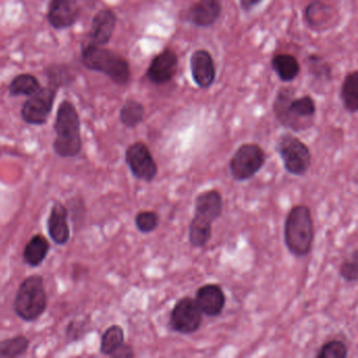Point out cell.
Instances as JSON below:
<instances>
[{"label":"cell","instance_id":"cell-29","mask_svg":"<svg viewBox=\"0 0 358 358\" xmlns=\"http://www.w3.org/2000/svg\"><path fill=\"white\" fill-rule=\"evenodd\" d=\"M307 66L310 74L318 80H331L332 78V69L328 62L317 54H311L308 56Z\"/></svg>","mask_w":358,"mask_h":358},{"label":"cell","instance_id":"cell-4","mask_svg":"<svg viewBox=\"0 0 358 358\" xmlns=\"http://www.w3.org/2000/svg\"><path fill=\"white\" fill-rule=\"evenodd\" d=\"M81 62L87 70L106 75L120 87H125L131 81V71L129 62L112 50L89 43L83 47L81 52Z\"/></svg>","mask_w":358,"mask_h":358},{"label":"cell","instance_id":"cell-32","mask_svg":"<svg viewBox=\"0 0 358 358\" xmlns=\"http://www.w3.org/2000/svg\"><path fill=\"white\" fill-rule=\"evenodd\" d=\"M339 276L347 282H356L358 280V251L352 252V259L343 262L339 267Z\"/></svg>","mask_w":358,"mask_h":358},{"label":"cell","instance_id":"cell-33","mask_svg":"<svg viewBox=\"0 0 358 358\" xmlns=\"http://www.w3.org/2000/svg\"><path fill=\"white\" fill-rule=\"evenodd\" d=\"M90 320H72L66 327V335L68 341H76L83 338L87 334V327L90 326Z\"/></svg>","mask_w":358,"mask_h":358},{"label":"cell","instance_id":"cell-10","mask_svg":"<svg viewBox=\"0 0 358 358\" xmlns=\"http://www.w3.org/2000/svg\"><path fill=\"white\" fill-rule=\"evenodd\" d=\"M57 91L55 87L48 85L28 97L22 108V120L35 127L45 124L53 110Z\"/></svg>","mask_w":358,"mask_h":358},{"label":"cell","instance_id":"cell-31","mask_svg":"<svg viewBox=\"0 0 358 358\" xmlns=\"http://www.w3.org/2000/svg\"><path fill=\"white\" fill-rule=\"evenodd\" d=\"M159 223H160V217L155 211L142 210L136 215V227L141 234H152L159 227Z\"/></svg>","mask_w":358,"mask_h":358},{"label":"cell","instance_id":"cell-24","mask_svg":"<svg viewBox=\"0 0 358 358\" xmlns=\"http://www.w3.org/2000/svg\"><path fill=\"white\" fill-rule=\"evenodd\" d=\"M145 108L137 100H127L120 110L119 119L127 129H135L143 121Z\"/></svg>","mask_w":358,"mask_h":358},{"label":"cell","instance_id":"cell-30","mask_svg":"<svg viewBox=\"0 0 358 358\" xmlns=\"http://www.w3.org/2000/svg\"><path fill=\"white\" fill-rule=\"evenodd\" d=\"M349 354L348 345L339 339L327 341L316 353L315 358H347Z\"/></svg>","mask_w":358,"mask_h":358},{"label":"cell","instance_id":"cell-19","mask_svg":"<svg viewBox=\"0 0 358 358\" xmlns=\"http://www.w3.org/2000/svg\"><path fill=\"white\" fill-rule=\"evenodd\" d=\"M332 8L322 0H312L305 9L306 22L314 31L324 30L332 20Z\"/></svg>","mask_w":358,"mask_h":358},{"label":"cell","instance_id":"cell-9","mask_svg":"<svg viewBox=\"0 0 358 358\" xmlns=\"http://www.w3.org/2000/svg\"><path fill=\"white\" fill-rule=\"evenodd\" d=\"M203 313L194 299L184 296L173 306L169 315V327L173 332L190 335L200 330Z\"/></svg>","mask_w":358,"mask_h":358},{"label":"cell","instance_id":"cell-8","mask_svg":"<svg viewBox=\"0 0 358 358\" xmlns=\"http://www.w3.org/2000/svg\"><path fill=\"white\" fill-rule=\"evenodd\" d=\"M125 162L131 175L140 181L152 183L158 176V164L150 152V148L144 142H135L127 148Z\"/></svg>","mask_w":358,"mask_h":358},{"label":"cell","instance_id":"cell-14","mask_svg":"<svg viewBox=\"0 0 358 358\" xmlns=\"http://www.w3.org/2000/svg\"><path fill=\"white\" fill-rule=\"evenodd\" d=\"M190 72L196 87L207 90L213 87L217 76V69L213 56L206 50H196L190 56Z\"/></svg>","mask_w":358,"mask_h":358},{"label":"cell","instance_id":"cell-20","mask_svg":"<svg viewBox=\"0 0 358 358\" xmlns=\"http://www.w3.org/2000/svg\"><path fill=\"white\" fill-rule=\"evenodd\" d=\"M51 244L43 234L33 236L24 249V261L31 267H38L49 255Z\"/></svg>","mask_w":358,"mask_h":358},{"label":"cell","instance_id":"cell-23","mask_svg":"<svg viewBox=\"0 0 358 358\" xmlns=\"http://www.w3.org/2000/svg\"><path fill=\"white\" fill-rule=\"evenodd\" d=\"M41 89V83L32 74H20L12 79L9 85V94L12 97L26 96L30 97Z\"/></svg>","mask_w":358,"mask_h":358},{"label":"cell","instance_id":"cell-6","mask_svg":"<svg viewBox=\"0 0 358 358\" xmlns=\"http://www.w3.org/2000/svg\"><path fill=\"white\" fill-rule=\"evenodd\" d=\"M275 148L287 173L295 177L307 175L311 169L312 155L299 138L284 134L278 138Z\"/></svg>","mask_w":358,"mask_h":358},{"label":"cell","instance_id":"cell-1","mask_svg":"<svg viewBox=\"0 0 358 358\" xmlns=\"http://www.w3.org/2000/svg\"><path fill=\"white\" fill-rule=\"evenodd\" d=\"M292 87H282L273 101V114L285 129L294 133L307 131L314 125L316 104L313 98L306 95L294 98Z\"/></svg>","mask_w":358,"mask_h":358},{"label":"cell","instance_id":"cell-7","mask_svg":"<svg viewBox=\"0 0 358 358\" xmlns=\"http://www.w3.org/2000/svg\"><path fill=\"white\" fill-rule=\"evenodd\" d=\"M267 155L261 145L257 143H244L236 150L230 159V175L238 182L248 181L263 169Z\"/></svg>","mask_w":358,"mask_h":358},{"label":"cell","instance_id":"cell-28","mask_svg":"<svg viewBox=\"0 0 358 358\" xmlns=\"http://www.w3.org/2000/svg\"><path fill=\"white\" fill-rule=\"evenodd\" d=\"M213 236V225L192 219L188 226V242L194 248H204Z\"/></svg>","mask_w":358,"mask_h":358},{"label":"cell","instance_id":"cell-21","mask_svg":"<svg viewBox=\"0 0 358 358\" xmlns=\"http://www.w3.org/2000/svg\"><path fill=\"white\" fill-rule=\"evenodd\" d=\"M271 68L282 83H291L301 72L299 62L290 54H278L273 56L271 59Z\"/></svg>","mask_w":358,"mask_h":358},{"label":"cell","instance_id":"cell-25","mask_svg":"<svg viewBox=\"0 0 358 358\" xmlns=\"http://www.w3.org/2000/svg\"><path fill=\"white\" fill-rule=\"evenodd\" d=\"M125 341L124 330L119 324L108 327L101 337L100 352L103 355L110 356Z\"/></svg>","mask_w":358,"mask_h":358},{"label":"cell","instance_id":"cell-34","mask_svg":"<svg viewBox=\"0 0 358 358\" xmlns=\"http://www.w3.org/2000/svg\"><path fill=\"white\" fill-rule=\"evenodd\" d=\"M134 348L129 343H123L110 357L113 358H134L135 357Z\"/></svg>","mask_w":358,"mask_h":358},{"label":"cell","instance_id":"cell-18","mask_svg":"<svg viewBox=\"0 0 358 358\" xmlns=\"http://www.w3.org/2000/svg\"><path fill=\"white\" fill-rule=\"evenodd\" d=\"M69 210L62 202H55L48 217V232L56 245H66L70 241V226L68 223Z\"/></svg>","mask_w":358,"mask_h":358},{"label":"cell","instance_id":"cell-12","mask_svg":"<svg viewBox=\"0 0 358 358\" xmlns=\"http://www.w3.org/2000/svg\"><path fill=\"white\" fill-rule=\"evenodd\" d=\"M224 210V200L217 189L200 192L194 200V215L192 219L201 223L213 225L221 217Z\"/></svg>","mask_w":358,"mask_h":358},{"label":"cell","instance_id":"cell-27","mask_svg":"<svg viewBox=\"0 0 358 358\" xmlns=\"http://www.w3.org/2000/svg\"><path fill=\"white\" fill-rule=\"evenodd\" d=\"M30 347V339L24 335L0 341V358H14L24 355Z\"/></svg>","mask_w":358,"mask_h":358},{"label":"cell","instance_id":"cell-22","mask_svg":"<svg viewBox=\"0 0 358 358\" xmlns=\"http://www.w3.org/2000/svg\"><path fill=\"white\" fill-rule=\"evenodd\" d=\"M341 98L343 108L350 114H355L358 110V72L348 73L341 90Z\"/></svg>","mask_w":358,"mask_h":358},{"label":"cell","instance_id":"cell-13","mask_svg":"<svg viewBox=\"0 0 358 358\" xmlns=\"http://www.w3.org/2000/svg\"><path fill=\"white\" fill-rule=\"evenodd\" d=\"M80 15L78 0H51L48 22L55 30L72 28Z\"/></svg>","mask_w":358,"mask_h":358},{"label":"cell","instance_id":"cell-35","mask_svg":"<svg viewBox=\"0 0 358 358\" xmlns=\"http://www.w3.org/2000/svg\"><path fill=\"white\" fill-rule=\"evenodd\" d=\"M264 0H240V6L244 11L249 12L261 5Z\"/></svg>","mask_w":358,"mask_h":358},{"label":"cell","instance_id":"cell-26","mask_svg":"<svg viewBox=\"0 0 358 358\" xmlns=\"http://www.w3.org/2000/svg\"><path fill=\"white\" fill-rule=\"evenodd\" d=\"M45 74L49 81L50 87L57 90L62 87H68L76 79L72 70L64 64H51L45 69Z\"/></svg>","mask_w":358,"mask_h":358},{"label":"cell","instance_id":"cell-3","mask_svg":"<svg viewBox=\"0 0 358 358\" xmlns=\"http://www.w3.org/2000/svg\"><path fill=\"white\" fill-rule=\"evenodd\" d=\"M315 238L311 209L305 204L294 205L285 220V245L295 257H305L311 252Z\"/></svg>","mask_w":358,"mask_h":358},{"label":"cell","instance_id":"cell-11","mask_svg":"<svg viewBox=\"0 0 358 358\" xmlns=\"http://www.w3.org/2000/svg\"><path fill=\"white\" fill-rule=\"evenodd\" d=\"M177 53L171 49H164L155 56L146 71V78L156 85H164L171 83L177 74Z\"/></svg>","mask_w":358,"mask_h":358},{"label":"cell","instance_id":"cell-5","mask_svg":"<svg viewBox=\"0 0 358 358\" xmlns=\"http://www.w3.org/2000/svg\"><path fill=\"white\" fill-rule=\"evenodd\" d=\"M48 307V295L45 292L43 278L33 274L22 280L14 299V311L24 322L38 320Z\"/></svg>","mask_w":358,"mask_h":358},{"label":"cell","instance_id":"cell-17","mask_svg":"<svg viewBox=\"0 0 358 358\" xmlns=\"http://www.w3.org/2000/svg\"><path fill=\"white\" fill-rule=\"evenodd\" d=\"M117 26V15L112 9L100 10L92 20L90 43L104 47L110 43Z\"/></svg>","mask_w":358,"mask_h":358},{"label":"cell","instance_id":"cell-16","mask_svg":"<svg viewBox=\"0 0 358 358\" xmlns=\"http://www.w3.org/2000/svg\"><path fill=\"white\" fill-rule=\"evenodd\" d=\"M222 11L220 0H199L187 10L185 20L198 28H209L219 20Z\"/></svg>","mask_w":358,"mask_h":358},{"label":"cell","instance_id":"cell-15","mask_svg":"<svg viewBox=\"0 0 358 358\" xmlns=\"http://www.w3.org/2000/svg\"><path fill=\"white\" fill-rule=\"evenodd\" d=\"M194 299L203 315L208 317H217L225 309V292L217 284L203 285L196 290Z\"/></svg>","mask_w":358,"mask_h":358},{"label":"cell","instance_id":"cell-2","mask_svg":"<svg viewBox=\"0 0 358 358\" xmlns=\"http://www.w3.org/2000/svg\"><path fill=\"white\" fill-rule=\"evenodd\" d=\"M54 131L56 138L53 150L60 158H75L83 150L81 121L76 106L70 100H64L58 106Z\"/></svg>","mask_w":358,"mask_h":358}]
</instances>
